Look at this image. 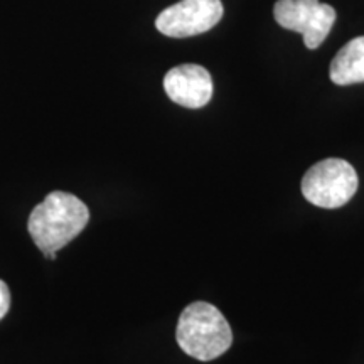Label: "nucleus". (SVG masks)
<instances>
[{
  "label": "nucleus",
  "instance_id": "423d86ee",
  "mask_svg": "<svg viewBox=\"0 0 364 364\" xmlns=\"http://www.w3.org/2000/svg\"><path fill=\"white\" fill-rule=\"evenodd\" d=\"M164 90L174 103L191 110H198L211 102L215 86L206 68L181 65L167 71L164 78Z\"/></svg>",
  "mask_w": 364,
  "mask_h": 364
},
{
  "label": "nucleus",
  "instance_id": "39448f33",
  "mask_svg": "<svg viewBox=\"0 0 364 364\" xmlns=\"http://www.w3.org/2000/svg\"><path fill=\"white\" fill-rule=\"evenodd\" d=\"M223 14L221 0H181L159 14L156 27L167 38H193L211 31Z\"/></svg>",
  "mask_w": 364,
  "mask_h": 364
},
{
  "label": "nucleus",
  "instance_id": "7ed1b4c3",
  "mask_svg": "<svg viewBox=\"0 0 364 364\" xmlns=\"http://www.w3.org/2000/svg\"><path fill=\"white\" fill-rule=\"evenodd\" d=\"M356 169L343 159H324L314 164L302 177V194L317 208L336 209L348 204L356 194Z\"/></svg>",
  "mask_w": 364,
  "mask_h": 364
},
{
  "label": "nucleus",
  "instance_id": "20e7f679",
  "mask_svg": "<svg viewBox=\"0 0 364 364\" xmlns=\"http://www.w3.org/2000/svg\"><path fill=\"white\" fill-rule=\"evenodd\" d=\"M273 16L280 27L302 34L307 49H317L329 36L338 14L318 0H277Z\"/></svg>",
  "mask_w": 364,
  "mask_h": 364
},
{
  "label": "nucleus",
  "instance_id": "6e6552de",
  "mask_svg": "<svg viewBox=\"0 0 364 364\" xmlns=\"http://www.w3.org/2000/svg\"><path fill=\"white\" fill-rule=\"evenodd\" d=\"M9 309H11V290L6 282L0 280V321L6 317Z\"/></svg>",
  "mask_w": 364,
  "mask_h": 364
},
{
  "label": "nucleus",
  "instance_id": "0eeeda50",
  "mask_svg": "<svg viewBox=\"0 0 364 364\" xmlns=\"http://www.w3.org/2000/svg\"><path fill=\"white\" fill-rule=\"evenodd\" d=\"M331 81L338 86L364 83V36L349 41L332 59Z\"/></svg>",
  "mask_w": 364,
  "mask_h": 364
},
{
  "label": "nucleus",
  "instance_id": "f03ea898",
  "mask_svg": "<svg viewBox=\"0 0 364 364\" xmlns=\"http://www.w3.org/2000/svg\"><path fill=\"white\" fill-rule=\"evenodd\" d=\"M176 339L188 356L199 361H213L231 348L233 332L220 309L199 300L182 311Z\"/></svg>",
  "mask_w": 364,
  "mask_h": 364
},
{
  "label": "nucleus",
  "instance_id": "f257e3e1",
  "mask_svg": "<svg viewBox=\"0 0 364 364\" xmlns=\"http://www.w3.org/2000/svg\"><path fill=\"white\" fill-rule=\"evenodd\" d=\"M90 221L88 206L80 198L53 191L33 209L27 230L33 241L49 260L85 230Z\"/></svg>",
  "mask_w": 364,
  "mask_h": 364
}]
</instances>
